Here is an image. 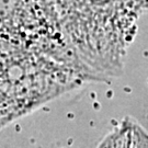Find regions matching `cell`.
Here are the masks:
<instances>
[{
  "mask_svg": "<svg viewBox=\"0 0 148 148\" xmlns=\"http://www.w3.org/2000/svg\"><path fill=\"white\" fill-rule=\"evenodd\" d=\"M59 25L77 42L99 43L117 59L148 0H53Z\"/></svg>",
  "mask_w": 148,
  "mask_h": 148,
  "instance_id": "6da1fadb",
  "label": "cell"
}]
</instances>
